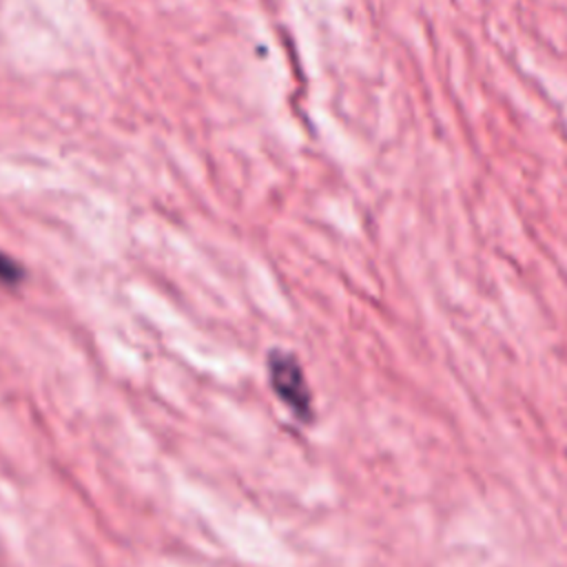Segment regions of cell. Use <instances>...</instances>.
<instances>
[{
    "instance_id": "6da1fadb",
    "label": "cell",
    "mask_w": 567,
    "mask_h": 567,
    "mask_svg": "<svg viewBox=\"0 0 567 567\" xmlns=\"http://www.w3.org/2000/svg\"><path fill=\"white\" fill-rule=\"evenodd\" d=\"M270 379H272V388L277 390V394L301 416L308 414L310 410V394L308 388L303 383L301 370L297 368V363L290 357L284 354H272L270 359Z\"/></svg>"
},
{
    "instance_id": "7a4b0ae2",
    "label": "cell",
    "mask_w": 567,
    "mask_h": 567,
    "mask_svg": "<svg viewBox=\"0 0 567 567\" xmlns=\"http://www.w3.org/2000/svg\"><path fill=\"white\" fill-rule=\"evenodd\" d=\"M18 279H22V268L11 257L0 252V281L16 284Z\"/></svg>"
}]
</instances>
